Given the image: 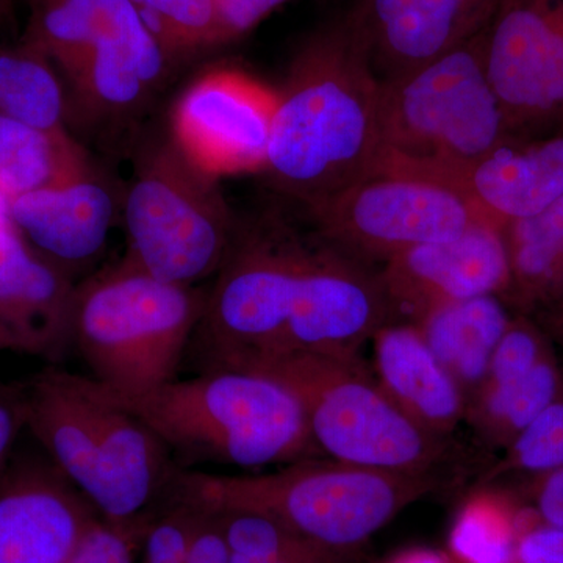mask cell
Listing matches in <instances>:
<instances>
[{"label": "cell", "instance_id": "5bb4252c", "mask_svg": "<svg viewBox=\"0 0 563 563\" xmlns=\"http://www.w3.org/2000/svg\"><path fill=\"white\" fill-rule=\"evenodd\" d=\"M77 285L0 213V352L58 362L73 346Z\"/></svg>", "mask_w": 563, "mask_h": 563}, {"label": "cell", "instance_id": "4fadbf2b", "mask_svg": "<svg viewBox=\"0 0 563 563\" xmlns=\"http://www.w3.org/2000/svg\"><path fill=\"white\" fill-rule=\"evenodd\" d=\"M395 320L479 296L496 295L512 279L509 250L499 225H476L446 242L422 244L384 263L379 272Z\"/></svg>", "mask_w": 563, "mask_h": 563}, {"label": "cell", "instance_id": "52a82bcc", "mask_svg": "<svg viewBox=\"0 0 563 563\" xmlns=\"http://www.w3.org/2000/svg\"><path fill=\"white\" fill-rule=\"evenodd\" d=\"M310 243L274 218L239 225L192 336L203 372L255 373L280 357Z\"/></svg>", "mask_w": 563, "mask_h": 563}, {"label": "cell", "instance_id": "d4e9b609", "mask_svg": "<svg viewBox=\"0 0 563 563\" xmlns=\"http://www.w3.org/2000/svg\"><path fill=\"white\" fill-rule=\"evenodd\" d=\"M0 117L41 129H66L68 91L54 63L22 43L0 49Z\"/></svg>", "mask_w": 563, "mask_h": 563}, {"label": "cell", "instance_id": "9c48e42d", "mask_svg": "<svg viewBox=\"0 0 563 563\" xmlns=\"http://www.w3.org/2000/svg\"><path fill=\"white\" fill-rule=\"evenodd\" d=\"M307 211L321 242L368 266L490 221L462 188L406 174L365 177Z\"/></svg>", "mask_w": 563, "mask_h": 563}, {"label": "cell", "instance_id": "1f68e13d", "mask_svg": "<svg viewBox=\"0 0 563 563\" xmlns=\"http://www.w3.org/2000/svg\"><path fill=\"white\" fill-rule=\"evenodd\" d=\"M174 506L155 515L141 548V563H187L196 507L174 498Z\"/></svg>", "mask_w": 563, "mask_h": 563}, {"label": "cell", "instance_id": "74e56055", "mask_svg": "<svg viewBox=\"0 0 563 563\" xmlns=\"http://www.w3.org/2000/svg\"><path fill=\"white\" fill-rule=\"evenodd\" d=\"M537 509L544 523L563 528V466L544 481L537 496Z\"/></svg>", "mask_w": 563, "mask_h": 563}, {"label": "cell", "instance_id": "d6a6232c", "mask_svg": "<svg viewBox=\"0 0 563 563\" xmlns=\"http://www.w3.org/2000/svg\"><path fill=\"white\" fill-rule=\"evenodd\" d=\"M540 361V343L532 332L525 328L509 325L501 342L493 352L490 369L484 385L512 383L518 377L531 372Z\"/></svg>", "mask_w": 563, "mask_h": 563}, {"label": "cell", "instance_id": "277c9868", "mask_svg": "<svg viewBox=\"0 0 563 563\" xmlns=\"http://www.w3.org/2000/svg\"><path fill=\"white\" fill-rule=\"evenodd\" d=\"M98 385L185 459L252 470L296 461L314 448L295 393L265 374L203 372L132 395Z\"/></svg>", "mask_w": 563, "mask_h": 563}, {"label": "cell", "instance_id": "7402d4cb", "mask_svg": "<svg viewBox=\"0 0 563 563\" xmlns=\"http://www.w3.org/2000/svg\"><path fill=\"white\" fill-rule=\"evenodd\" d=\"M466 399L487 379L493 352L509 329L506 309L496 295L437 307L413 322Z\"/></svg>", "mask_w": 563, "mask_h": 563}, {"label": "cell", "instance_id": "ab89813d", "mask_svg": "<svg viewBox=\"0 0 563 563\" xmlns=\"http://www.w3.org/2000/svg\"><path fill=\"white\" fill-rule=\"evenodd\" d=\"M11 5H13V0H0V18L10 13Z\"/></svg>", "mask_w": 563, "mask_h": 563}, {"label": "cell", "instance_id": "f35d334b", "mask_svg": "<svg viewBox=\"0 0 563 563\" xmlns=\"http://www.w3.org/2000/svg\"><path fill=\"white\" fill-rule=\"evenodd\" d=\"M385 563H455L450 554L439 553L429 548H412L393 555Z\"/></svg>", "mask_w": 563, "mask_h": 563}, {"label": "cell", "instance_id": "30bf717a", "mask_svg": "<svg viewBox=\"0 0 563 563\" xmlns=\"http://www.w3.org/2000/svg\"><path fill=\"white\" fill-rule=\"evenodd\" d=\"M276 109L277 90L250 74L209 69L177 99L169 140L213 179L265 172Z\"/></svg>", "mask_w": 563, "mask_h": 563}, {"label": "cell", "instance_id": "ac0fdd59", "mask_svg": "<svg viewBox=\"0 0 563 563\" xmlns=\"http://www.w3.org/2000/svg\"><path fill=\"white\" fill-rule=\"evenodd\" d=\"M5 213L25 243L73 276L95 261L117 217V196L95 168L76 179L5 202Z\"/></svg>", "mask_w": 563, "mask_h": 563}, {"label": "cell", "instance_id": "603a6c76", "mask_svg": "<svg viewBox=\"0 0 563 563\" xmlns=\"http://www.w3.org/2000/svg\"><path fill=\"white\" fill-rule=\"evenodd\" d=\"M66 129H41L0 117V198L3 202L58 187L91 169Z\"/></svg>", "mask_w": 563, "mask_h": 563}, {"label": "cell", "instance_id": "e575fe53", "mask_svg": "<svg viewBox=\"0 0 563 563\" xmlns=\"http://www.w3.org/2000/svg\"><path fill=\"white\" fill-rule=\"evenodd\" d=\"M222 41L240 38L287 0H213Z\"/></svg>", "mask_w": 563, "mask_h": 563}, {"label": "cell", "instance_id": "5b68a950", "mask_svg": "<svg viewBox=\"0 0 563 563\" xmlns=\"http://www.w3.org/2000/svg\"><path fill=\"white\" fill-rule=\"evenodd\" d=\"M195 285L122 261L77 285L73 346L107 390L141 393L177 379L206 309Z\"/></svg>", "mask_w": 563, "mask_h": 563}, {"label": "cell", "instance_id": "83f0119b", "mask_svg": "<svg viewBox=\"0 0 563 563\" xmlns=\"http://www.w3.org/2000/svg\"><path fill=\"white\" fill-rule=\"evenodd\" d=\"M518 540L501 503L477 493L455 515L448 543L455 563H517Z\"/></svg>", "mask_w": 563, "mask_h": 563}, {"label": "cell", "instance_id": "8d00e7d4", "mask_svg": "<svg viewBox=\"0 0 563 563\" xmlns=\"http://www.w3.org/2000/svg\"><path fill=\"white\" fill-rule=\"evenodd\" d=\"M517 563H563V528L544 526L518 540Z\"/></svg>", "mask_w": 563, "mask_h": 563}, {"label": "cell", "instance_id": "836d02e7", "mask_svg": "<svg viewBox=\"0 0 563 563\" xmlns=\"http://www.w3.org/2000/svg\"><path fill=\"white\" fill-rule=\"evenodd\" d=\"M192 506L196 507V517L188 544L187 563H231V547L225 539L220 515L198 504Z\"/></svg>", "mask_w": 563, "mask_h": 563}, {"label": "cell", "instance_id": "cb8c5ba5", "mask_svg": "<svg viewBox=\"0 0 563 563\" xmlns=\"http://www.w3.org/2000/svg\"><path fill=\"white\" fill-rule=\"evenodd\" d=\"M135 11L131 0H31L24 43L43 52L65 81L99 41Z\"/></svg>", "mask_w": 563, "mask_h": 563}, {"label": "cell", "instance_id": "6da1fadb", "mask_svg": "<svg viewBox=\"0 0 563 563\" xmlns=\"http://www.w3.org/2000/svg\"><path fill=\"white\" fill-rule=\"evenodd\" d=\"M383 80L350 21L307 41L277 90L265 173L307 207L374 173Z\"/></svg>", "mask_w": 563, "mask_h": 563}, {"label": "cell", "instance_id": "3957f363", "mask_svg": "<svg viewBox=\"0 0 563 563\" xmlns=\"http://www.w3.org/2000/svg\"><path fill=\"white\" fill-rule=\"evenodd\" d=\"M483 33L383 80L372 176L406 174L462 188L474 166L506 144V117L485 73Z\"/></svg>", "mask_w": 563, "mask_h": 563}, {"label": "cell", "instance_id": "ba28073f", "mask_svg": "<svg viewBox=\"0 0 563 563\" xmlns=\"http://www.w3.org/2000/svg\"><path fill=\"white\" fill-rule=\"evenodd\" d=\"M124 214L125 261L180 285L214 276L240 225L218 180L196 168L172 140L140 158Z\"/></svg>", "mask_w": 563, "mask_h": 563}, {"label": "cell", "instance_id": "7a4b0ae2", "mask_svg": "<svg viewBox=\"0 0 563 563\" xmlns=\"http://www.w3.org/2000/svg\"><path fill=\"white\" fill-rule=\"evenodd\" d=\"M435 488L431 474L384 472L336 461L299 462L257 476L177 470L172 485L176 498L218 512L262 515L342 555Z\"/></svg>", "mask_w": 563, "mask_h": 563}, {"label": "cell", "instance_id": "8fae6325", "mask_svg": "<svg viewBox=\"0 0 563 563\" xmlns=\"http://www.w3.org/2000/svg\"><path fill=\"white\" fill-rule=\"evenodd\" d=\"M391 321L379 273L317 236L303 263L280 357L358 355L362 344Z\"/></svg>", "mask_w": 563, "mask_h": 563}, {"label": "cell", "instance_id": "7c38bea8", "mask_svg": "<svg viewBox=\"0 0 563 563\" xmlns=\"http://www.w3.org/2000/svg\"><path fill=\"white\" fill-rule=\"evenodd\" d=\"M99 520L46 454H13L0 477V563H66Z\"/></svg>", "mask_w": 563, "mask_h": 563}, {"label": "cell", "instance_id": "f1b7e54d", "mask_svg": "<svg viewBox=\"0 0 563 563\" xmlns=\"http://www.w3.org/2000/svg\"><path fill=\"white\" fill-rule=\"evenodd\" d=\"M507 250L512 276L525 284L563 282V198L536 217L510 222Z\"/></svg>", "mask_w": 563, "mask_h": 563}, {"label": "cell", "instance_id": "f546056e", "mask_svg": "<svg viewBox=\"0 0 563 563\" xmlns=\"http://www.w3.org/2000/svg\"><path fill=\"white\" fill-rule=\"evenodd\" d=\"M155 515L152 510L129 521L101 518L66 563H135Z\"/></svg>", "mask_w": 563, "mask_h": 563}, {"label": "cell", "instance_id": "9a60e30c", "mask_svg": "<svg viewBox=\"0 0 563 563\" xmlns=\"http://www.w3.org/2000/svg\"><path fill=\"white\" fill-rule=\"evenodd\" d=\"M483 35L485 73L507 124L563 106L561 13L503 0Z\"/></svg>", "mask_w": 563, "mask_h": 563}, {"label": "cell", "instance_id": "484cf974", "mask_svg": "<svg viewBox=\"0 0 563 563\" xmlns=\"http://www.w3.org/2000/svg\"><path fill=\"white\" fill-rule=\"evenodd\" d=\"M555 395L558 373L550 362L540 361L512 383L481 387L468 399L466 418L488 439L517 437L555 401Z\"/></svg>", "mask_w": 563, "mask_h": 563}, {"label": "cell", "instance_id": "d590c367", "mask_svg": "<svg viewBox=\"0 0 563 563\" xmlns=\"http://www.w3.org/2000/svg\"><path fill=\"white\" fill-rule=\"evenodd\" d=\"M22 429L25 428L21 388L0 384V477L13 457Z\"/></svg>", "mask_w": 563, "mask_h": 563}, {"label": "cell", "instance_id": "8992f818", "mask_svg": "<svg viewBox=\"0 0 563 563\" xmlns=\"http://www.w3.org/2000/svg\"><path fill=\"white\" fill-rule=\"evenodd\" d=\"M255 373L295 393L314 448L331 461L431 474L443 459L440 437L410 420L366 372L358 355L290 354Z\"/></svg>", "mask_w": 563, "mask_h": 563}, {"label": "cell", "instance_id": "ffe728a7", "mask_svg": "<svg viewBox=\"0 0 563 563\" xmlns=\"http://www.w3.org/2000/svg\"><path fill=\"white\" fill-rule=\"evenodd\" d=\"M374 342L377 384L410 420L432 435H448L466 418L468 399L435 357L413 322L383 325Z\"/></svg>", "mask_w": 563, "mask_h": 563}, {"label": "cell", "instance_id": "2e32d148", "mask_svg": "<svg viewBox=\"0 0 563 563\" xmlns=\"http://www.w3.org/2000/svg\"><path fill=\"white\" fill-rule=\"evenodd\" d=\"M503 0H361L350 24L380 80L402 76L485 31Z\"/></svg>", "mask_w": 563, "mask_h": 563}, {"label": "cell", "instance_id": "60d3db41", "mask_svg": "<svg viewBox=\"0 0 563 563\" xmlns=\"http://www.w3.org/2000/svg\"><path fill=\"white\" fill-rule=\"evenodd\" d=\"M3 210H5V202H3V199L0 198V213H2Z\"/></svg>", "mask_w": 563, "mask_h": 563}, {"label": "cell", "instance_id": "d6986e66", "mask_svg": "<svg viewBox=\"0 0 563 563\" xmlns=\"http://www.w3.org/2000/svg\"><path fill=\"white\" fill-rule=\"evenodd\" d=\"M172 63L133 11L117 32L99 41L66 80L69 114L92 125L124 121L141 110Z\"/></svg>", "mask_w": 563, "mask_h": 563}, {"label": "cell", "instance_id": "4dcf8cb0", "mask_svg": "<svg viewBox=\"0 0 563 563\" xmlns=\"http://www.w3.org/2000/svg\"><path fill=\"white\" fill-rule=\"evenodd\" d=\"M506 466L554 472L563 466V402L554 401L514 440Z\"/></svg>", "mask_w": 563, "mask_h": 563}, {"label": "cell", "instance_id": "4316f807", "mask_svg": "<svg viewBox=\"0 0 563 563\" xmlns=\"http://www.w3.org/2000/svg\"><path fill=\"white\" fill-rule=\"evenodd\" d=\"M173 63L222 41L213 0H131Z\"/></svg>", "mask_w": 563, "mask_h": 563}, {"label": "cell", "instance_id": "e0dca14e", "mask_svg": "<svg viewBox=\"0 0 563 563\" xmlns=\"http://www.w3.org/2000/svg\"><path fill=\"white\" fill-rule=\"evenodd\" d=\"M20 388L24 428L95 506L101 488V426L91 377L47 366Z\"/></svg>", "mask_w": 563, "mask_h": 563}, {"label": "cell", "instance_id": "44dd1931", "mask_svg": "<svg viewBox=\"0 0 563 563\" xmlns=\"http://www.w3.org/2000/svg\"><path fill=\"white\" fill-rule=\"evenodd\" d=\"M462 190L501 229L542 213L563 198V139L523 151L503 144L474 166Z\"/></svg>", "mask_w": 563, "mask_h": 563}]
</instances>
